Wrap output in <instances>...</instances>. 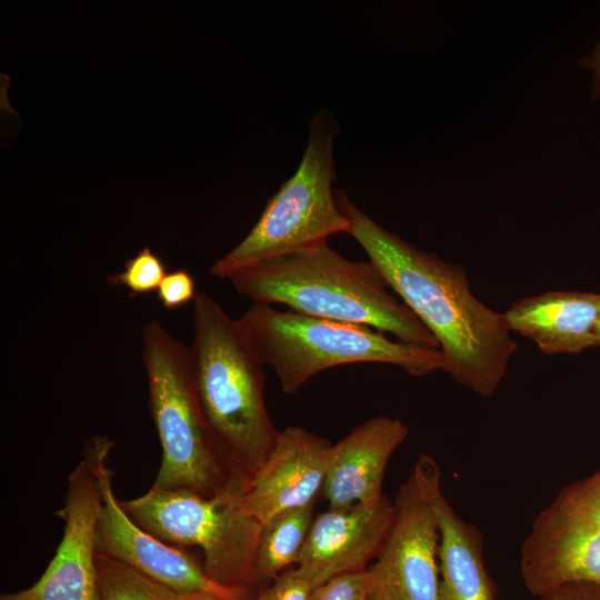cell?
I'll return each mask as SVG.
<instances>
[{"label": "cell", "instance_id": "8992f818", "mask_svg": "<svg viewBox=\"0 0 600 600\" xmlns=\"http://www.w3.org/2000/svg\"><path fill=\"white\" fill-rule=\"evenodd\" d=\"M338 132V121L330 110L314 113L296 172L268 200L250 232L212 264L211 276L228 279L258 262L328 242L337 233H348L349 221L333 189V143Z\"/></svg>", "mask_w": 600, "mask_h": 600}, {"label": "cell", "instance_id": "44dd1931", "mask_svg": "<svg viewBox=\"0 0 600 600\" xmlns=\"http://www.w3.org/2000/svg\"><path fill=\"white\" fill-rule=\"evenodd\" d=\"M366 570L342 573L317 587L309 600H366Z\"/></svg>", "mask_w": 600, "mask_h": 600}, {"label": "cell", "instance_id": "d6986e66", "mask_svg": "<svg viewBox=\"0 0 600 600\" xmlns=\"http://www.w3.org/2000/svg\"><path fill=\"white\" fill-rule=\"evenodd\" d=\"M167 272L162 259L144 247L124 262L121 272L109 276L108 282L124 287L132 296L146 294L157 291Z\"/></svg>", "mask_w": 600, "mask_h": 600}, {"label": "cell", "instance_id": "4fadbf2b", "mask_svg": "<svg viewBox=\"0 0 600 600\" xmlns=\"http://www.w3.org/2000/svg\"><path fill=\"white\" fill-rule=\"evenodd\" d=\"M429 501L439 530V600H497V591L484 563L483 538L463 520L441 488L437 461L422 454L411 473Z\"/></svg>", "mask_w": 600, "mask_h": 600}, {"label": "cell", "instance_id": "603a6c76", "mask_svg": "<svg viewBox=\"0 0 600 600\" xmlns=\"http://www.w3.org/2000/svg\"><path fill=\"white\" fill-rule=\"evenodd\" d=\"M541 600H600V586L573 582L560 586L540 597Z\"/></svg>", "mask_w": 600, "mask_h": 600}, {"label": "cell", "instance_id": "4316f807", "mask_svg": "<svg viewBox=\"0 0 600 600\" xmlns=\"http://www.w3.org/2000/svg\"><path fill=\"white\" fill-rule=\"evenodd\" d=\"M252 600H267V599H266L264 591L261 590V591L256 596V598L252 599Z\"/></svg>", "mask_w": 600, "mask_h": 600}, {"label": "cell", "instance_id": "d4e9b609", "mask_svg": "<svg viewBox=\"0 0 600 600\" xmlns=\"http://www.w3.org/2000/svg\"><path fill=\"white\" fill-rule=\"evenodd\" d=\"M181 600H249V599H229L206 592H191L181 594Z\"/></svg>", "mask_w": 600, "mask_h": 600}, {"label": "cell", "instance_id": "ac0fdd59", "mask_svg": "<svg viewBox=\"0 0 600 600\" xmlns=\"http://www.w3.org/2000/svg\"><path fill=\"white\" fill-rule=\"evenodd\" d=\"M100 600H181V594L136 569L97 553Z\"/></svg>", "mask_w": 600, "mask_h": 600}, {"label": "cell", "instance_id": "8fae6325", "mask_svg": "<svg viewBox=\"0 0 600 600\" xmlns=\"http://www.w3.org/2000/svg\"><path fill=\"white\" fill-rule=\"evenodd\" d=\"M100 508L99 477L86 449L68 478L64 503L57 512L64 528L53 558L32 586L3 593L0 600H100L96 550Z\"/></svg>", "mask_w": 600, "mask_h": 600}, {"label": "cell", "instance_id": "5b68a950", "mask_svg": "<svg viewBox=\"0 0 600 600\" xmlns=\"http://www.w3.org/2000/svg\"><path fill=\"white\" fill-rule=\"evenodd\" d=\"M149 409L162 459L152 487L206 498L238 493L199 404L190 350L158 320L142 329Z\"/></svg>", "mask_w": 600, "mask_h": 600}, {"label": "cell", "instance_id": "9c48e42d", "mask_svg": "<svg viewBox=\"0 0 600 600\" xmlns=\"http://www.w3.org/2000/svg\"><path fill=\"white\" fill-rule=\"evenodd\" d=\"M112 446L110 439L98 436L86 448L94 461L101 489L97 553L120 561L180 594L206 592L229 599H249L251 590L218 584L193 556L154 537L128 516L116 498L112 471L107 464Z\"/></svg>", "mask_w": 600, "mask_h": 600}, {"label": "cell", "instance_id": "7c38bea8", "mask_svg": "<svg viewBox=\"0 0 600 600\" xmlns=\"http://www.w3.org/2000/svg\"><path fill=\"white\" fill-rule=\"evenodd\" d=\"M331 442L289 426L259 471L240 493L229 496L244 514L261 524L276 514L316 503L322 492Z\"/></svg>", "mask_w": 600, "mask_h": 600}, {"label": "cell", "instance_id": "3957f363", "mask_svg": "<svg viewBox=\"0 0 600 600\" xmlns=\"http://www.w3.org/2000/svg\"><path fill=\"white\" fill-rule=\"evenodd\" d=\"M192 317L189 350L197 398L240 493L280 433L267 410L263 364L238 320L210 296L198 292Z\"/></svg>", "mask_w": 600, "mask_h": 600}, {"label": "cell", "instance_id": "ba28073f", "mask_svg": "<svg viewBox=\"0 0 600 600\" xmlns=\"http://www.w3.org/2000/svg\"><path fill=\"white\" fill-rule=\"evenodd\" d=\"M520 571L537 597L567 583L600 586V469L564 487L534 518Z\"/></svg>", "mask_w": 600, "mask_h": 600}, {"label": "cell", "instance_id": "5bb4252c", "mask_svg": "<svg viewBox=\"0 0 600 600\" xmlns=\"http://www.w3.org/2000/svg\"><path fill=\"white\" fill-rule=\"evenodd\" d=\"M394 504L384 494L374 502L329 508L314 517L296 566L311 568L327 581L366 570L390 531Z\"/></svg>", "mask_w": 600, "mask_h": 600}, {"label": "cell", "instance_id": "30bf717a", "mask_svg": "<svg viewBox=\"0 0 600 600\" xmlns=\"http://www.w3.org/2000/svg\"><path fill=\"white\" fill-rule=\"evenodd\" d=\"M393 504L388 537L366 569V600H439L437 519L412 474Z\"/></svg>", "mask_w": 600, "mask_h": 600}, {"label": "cell", "instance_id": "2e32d148", "mask_svg": "<svg viewBox=\"0 0 600 600\" xmlns=\"http://www.w3.org/2000/svg\"><path fill=\"white\" fill-rule=\"evenodd\" d=\"M600 292L557 290L523 297L504 312L509 329L546 354H574L596 347Z\"/></svg>", "mask_w": 600, "mask_h": 600}, {"label": "cell", "instance_id": "e0dca14e", "mask_svg": "<svg viewBox=\"0 0 600 600\" xmlns=\"http://www.w3.org/2000/svg\"><path fill=\"white\" fill-rule=\"evenodd\" d=\"M314 504L282 511L262 524L257 550V583L274 580L297 564L312 521Z\"/></svg>", "mask_w": 600, "mask_h": 600}, {"label": "cell", "instance_id": "52a82bcc", "mask_svg": "<svg viewBox=\"0 0 600 600\" xmlns=\"http://www.w3.org/2000/svg\"><path fill=\"white\" fill-rule=\"evenodd\" d=\"M142 529L174 547H200L203 569L220 586L253 590L262 524L242 513L229 496L206 498L189 491L151 487L121 501Z\"/></svg>", "mask_w": 600, "mask_h": 600}, {"label": "cell", "instance_id": "7a4b0ae2", "mask_svg": "<svg viewBox=\"0 0 600 600\" xmlns=\"http://www.w3.org/2000/svg\"><path fill=\"white\" fill-rule=\"evenodd\" d=\"M253 303L370 327L401 342L439 349L432 333L371 261H352L328 242L243 268L228 278Z\"/></svg>", "mask_w": 600, "mask_h": 600}, {"label": "cell", "instance_id": "cb8c5ba5", "mask_svg": "<svg viewBox=\"0 0 600 600\" xmlns=\"http://www.w3.org/2000/svg\"><path fill=\"white\" fill-rule=\"evenodd\" d=\"M579 62L581 66L592 71L593 81L591 86V97L594 100L600 99V41L596 44L592 52L589 56L582 57Z\"/></svg>", "mask_w": 600, "mask_h": 600}, {"label": "cell", "instance_id": "ffe728a7", "mask_svg": "<svg viewBox=\"0 0 600 600\" xmlns=\"http://www.w3.org/2000/svg\"><path fill=\"white\" fill-rule=\"evenodd\" d=\"M324 582L316 570L297 566L280 573L263 591L267 600H309L311 592Z\"/></svg>", "mask_w": 600, "mask_h": 600}, {"label": "cell", "instance_id": "6da1fadb", "mask_svg": "<svg viewBox=\"0 0 600 600\" xmlns=\"http://www.w3.org/2000/svg\"><path fill=\"white\" fill-rule=\"evenodd\" d=\"M334 193L349 221L348 233L437 340L441 370L477 394H493L517 351L504 313L473 296L462 266L386 230L357 208L346 190Z\"/></svg>", "mask_w": 600, "mask_h": 600}, {"label": "cell", "instance_id": "9a60e30c", "mask_svg": "<svg viewBox=\"0 0 600 600\" xmlns=\"http://www.w3.org/2000/svg\"><path fill=\"white\" fill-rule=\"evenodd\" d=\"M408 436L409 429L400 419L378 416L331 443L322 488L329 508L380 499L388 463Z\"/></svg>", "mask_w": 600, "mask_h": 600}, {"label": "cell", "instance_id": "484cf974", "mask_svg": "<svg viewBox=\"0 0 600 600\" xmlns=\"http://www.w3.org/2000/svg\"><path fill=\"white\" fill-rule=\"evenodd\" d=\"M596 347H600V316L594 329Z\"/></svg>", "mask_w": 600, "mask_h": 600}, {"label": "cell", "instance_id": "7402d4cb", "mask_svg": "<svg viewBox=\"0 0 600 600\" xmlns=\"http://www.w3.org/2000/svg\"><path fill=\"white\" fill-rule=\"evenodd\" d=\"M196 282L186 269L167 272L157 289V297L167 310L181 308L197 297Z\"/></svg>", "mask_w": 600, "mask_h": 600}, {"label": "cell", "instance_id": "277c9868", "mask_svg": "<svg viewBox=\"0 0 600 600\" xmlns=\"http://www.w3.org/2000/svg\"><path fill=\"white\" fill-rule=\"evenodd\" d=\"M240 328L281 390L297 393L313 376L342 364L386 363L414 377L442 369L439 349L390 340L377 329L253 303Z\"/></svg>", "mask_w": 600, "mask_h": 600}]
</instances>
